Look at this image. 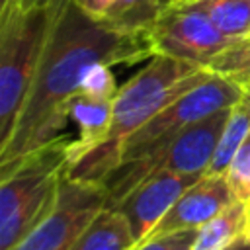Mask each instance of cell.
Masks as SVG:
<instances>
[{"instance_id": "4fadbf2b", "label": "cell", "mask_w": 250, "mask_h": 250, "mask_svg": "<svg viewBox=\"0 0 250 250\" xmlns=\"http://www.w3.org/2000/svg\"><path fill=\"white\" fill-rule=\"evenodd\" d=\"M248 227L250 205L236 199L197 229V236L191 250H229L234 242L248 236Z\"/></svg>"}, {"instance_id": "30bf717a", "label": "cell", "mask_w": 250, "mask_h": 250, "mask_svg": "<svg viewBox=\"0 0 250 250\" xmlns=\"http://www.w3.org/2000/svg\"><path fill=\"white\" fill-rule=\"evenodd\" d=\"M234 201L236 197L225 174H217V176L205 174L180 195V199L172 205L166 217L156 225L150 236L166 234L174 230L199 229Z\"/></svg>"}, {"instance_id": "ffe728a7", "label": "cell", "mask_w": 250, "mask_h": 250, "mask_svg": "<svg viewBox=\"0 0 250 250\" xmlns=\"http://www.w3.org/2000/svg\"><path fill=\"white\" fill-rule=\"evenodd\" d=\"M197 236V229L174 230L166 234H156L137 244L133 250H191Z\"/></svg>"}, {"instance_id": "e0dca14e", "label": "cell", "mask_w": 250, "mask_h": 250, "mask_svg": "<svg viewBox=\"0 0 250 250\" xmlns=\"http://www.w3.org/2000/svg\"><path fill=\"white\" fill-rule=\"evenodd\" d=\"M213 74L236 82L244 90L250 88V35L232 41L225 51L207 62Z\"/></svg>"}, {"instance_id": "9c48e42d", "label": "cell", "mask_w": 250, "mask_h": 250, "mask_svg": "<svg viewBox=\"0 0 250 250\" xmlns=\"http://www.w3.org/2000/svg\"><path fill=\"white\" fill-rule=\"evenodd\" d=\"M205 176V174H203ZM197 174H182V172H158L139 184L115 209H119L129 227L137 244L146 240L156 225L166 217L172 205L180 199V195L199 180Z\"/></svg>"}, {"instance_id": "d6986e66", "label": "cell", "mask_w": 250, "mask_h": 250, "mask_svg": "<svg viewBox=\"0 0 250 250\" xmlns=\"http://www.w3.org/2000/svg\"><path fill=\"white\" fill-rule=\"evenodd\" d=\"M229 186L234 197L246 205H250V133L242 141L240 148L236 150L229 170H227Z\"/></svg>"}, {"instance_id": "d4e9b609", "label": "cell", "mask_w": 250, "mask_h": 250, "mask_svg": "<svg viewBox=\"0 0 250 250\" xmlns=\"http://www.w3.org/2000/svg\"><path fill=\"white\" fill-rule=\"evenodd\" d=\"M246 90H250V88H246Z\"/></svg>"}, {"instance_id": "ac0fdd59", "label": "cell", "mask_w": 250, "mask_h": 250, "mask_svg": "<svg viewBox=\"0 0 250 250\" xmlns=\"http://www.w3.org/2000/svg\"><path fill=\"white\" fill-rule=\"evenodd\" d=\"M115 76L111 72V64L107 62H92L84 68L80 80V92L98 100H113L117 94Z\"/></svg>"}, {"instance_id": "603a6c76", "label": "cell", "mask_w": 250, "mask_h": 250, "mask_svg": "<svg viewBox=\"0 0 250 250\" xmlns=\"http://www.w3.org/2000/svg\"><path fill=\"white\" fill-rule=\"evenodd\" d=\"M25 2H41V0H0V6H4V4H25Z\"/></svg>"}, {"instance_id": "2e32d148", "label": "cell", "mask_w": 250, "mask_h": 250, "mask_svg": "<svg viewBox=\"0 0 250 250\" xmlns=\"http://www.w3.org/2000/svg\"><path fill=\"white\" fill-rule=\"evenodd\" d=\"M199 8L230 39L250 35V0H180Z\"/></svg>"}, {"instance_id": "7402d4cb", "label": "cell", "mask_w": 250, "mask_h": 250, "mask_svg": "<svg viewBox=\"0 0 250 250\" xmlns=\"http://www.w3.org/2000/svg\"><path fill=\"white\" fill-rule=\"evenodd\" d=\"M229 250H250V236L240 238V240H238V242H234Z\"/></svg>"}, {"instance_id": "277c9868", "label": "cell", "mask_w": 250, "mask_h": 250, "mask_svg": "<svg viewBox=\"0 0 250 250\" xmlns=\"http://www.w3.org/2000/svg\"><path fill=\"white\" fill-rule=\"evenodd\" d=\"M66 135L0 166V250H12L53 209L68 172Z\"/></svg>"}, {"instance_id": "8992f818", "label": "cell", "mask_w": 250, "mask_h": 250, "mask_svg": "<svg viewBox=\"0 0 250 250\" xmlns=\"http://www.w3.org/2000/svg\"><path fill=\"white\" fill-rule=\"evenodd\" d=\"M244 92L246 90L236 82H230L219 74H211L205 82L184 92L180 98L152 115L141 129H137L123 145L121 162L168 143L180 131L205 119L207 115L234 105L244 96Z\"/></svg>"}, {"instance_id": "5b68a950", "label": "cell", "mask_w": 250, "mask_h": 250, "mask_svg": "<svg viewBox=\"0 0 250 250\" xmlns=\"http://www.w3.org/2000/svg\"><path fill=\"white\" fill-rule=\"evenodd\" d=\"M230 107L207 115L156 148H150L131 160H123L102 182L107 193L105 207H117L139 184L158 172H182L197 176L207 174L229 121Z\"/></svg>"}, {"instance_id": "8fae6325", "label": "cell", "mask_w": 250, "mask_h": 250, "mask_svg": "<svg viewBox=\"0 0 250 250\" xmlns=\"http://www.w3.org/2000/svg\"><path fill=\"white\" fill-rule=\"evenodd\" d=\"M113 100H98L82 92L74 94L68 102V119L78 125V139L68 143V162L70 166L92 150L105 137L111 125ZM68 166V168H70Z\"/></svg>"}, {"instance_id": "3957f363", "label": "cell", "mask_w": 250, "mask_h": 250, "mask_svg": "<svg viewBox=\"0 0 250 250\" xmlns=\"http://www.w3.org/2000/svg\"><path fill=\"white\" fill-rule=\"evenodd\" d=\"M66 0L0 6V145H4L39 70Z\"/></svg>"}, {"instance_id": "ba28073f", "label": "cell", "mask_w": 250, "mask_h": 250, "mask_svg": "<svg viewBox=\"0 0 250 250\" xmlns=\"http://www.w3.org/2000/svg\"><path fill=\"white\" fill-rule=\"evenodd\" d=\"M154 55L188 61L207 68V62L232 41L195 6L178 2L148 31Z\"/></svg>"}, {"instance_id": "5bb4252c", "label": "cell", "mask_w": 250, "mask_h": 250, "mask_svg": "<svg viewBox=\"0 0 250 250\" xmlns=\"http://www.w3.org/2000/svg\"><path fill=\"white\" fill-rule=\"evenodd\" d=\"M178 2L180 0H115L98 20L115 31L145 33Z\"/></svg>"}, {"instance_id": "52a82bcc", "label": "cell", "mask_w": 250, "mask_h": 250, "mask_svg": "<svg viewBox=\"0 0 250 250\" xmlns=\"http://www.w3.org/2000/svg\"><path fill=\"white\" fill-rule=\"evenodd\" d=\"M107 205L102 184L62 176L53 209L12 250H70L92 219Z\"/></svg>"}, {"instance_id": "cb8c5ba5", "label": "cell", "mask_w": 250, "mask_h": 250, "mask_svg": "<svg viewBox=\"0 0 250 250\" xmlns=\"http://www.w3.org/2000/svg\"><path fill=\"white\" fill-rule=\"evenodd\" d=\"M248 236H250V227H248Z\"/></svg>"}, {"instance_id": "44dd1931", "label": "cell", "mask_w": 250, "mask_h": 250, "mask_svg": "<svg viewBox=\"0 0 250 250\" xmlns=\"http://www.w3.org/2000/svg\"><path fill=\"white\" fill-rule=\"evenodd\" d=\"M76 2V6L80 8V10H84L88 16H92V18H102L105 12H107V8L115 2V0H74Z\"/></svg>"}, {"instance_id": "7a4b0ae2", "label": "cell", "mask_w": 250, "mask_h": 250, "mask_svg": "<svg viewBox=\"0 0 250 250\" xmlns=\"http://www.w3.org/2000/svg\"><path fill=\"white\" fill-rule=\"evenodd\" d=\"M211 74L213 72L205 66L166 55L148 59L137 74L119 86L113 98L111 125L105 137L68 168V176L82 182L102 184L119 166L125 141L164 105L205 82Z\"/></svg>"}, {"instance_id": "9a60e30c", "label": "cell", "mask_w": 250, "mask_h": 250, "mask_svg": "<svg viewBox=\"0 0 250 250\" xmlns=\"http://www.w3.org/2000/svg\"><path fill=\"white\" fill-rule=\"evenodd\" d=\"M248 133H250V90H246L244 96L230 107L229 121L225 125V131L217 145L213 162L207 170L209 176L227 174L236 150L240 148V145Z\"/></svg>"}, {"instance_id": "7c38bea8", "label": "cell", "mask_w": 250, "mask_h": 250, "mask_svg": "<svg viewBox=\"0 0 250 250\" xmlns=\"http://www.w3.org/2000/svg\"><path fill=\"white\" fill-rule=\"evenodd\" d=\"M135 246L137 240L125 215L115 207H104L70 250H133Z\"/></svg>"}, {"instance_id": "6da1fadb", "label": "cell", "mask_w": 250, "mask_h": 250, "mask_svg": "<svg viewBox=\"0 0 250 250\" xmlns=\"http://www.w3.org/2000/svg\"><path fill=\"white\" fill-rule=\"evenodd\" d=\"M152 57L154 49L146 31H115L80 10L74 0H66L18 121L8 141L0 145V166L64 135L68 102L80 92L82 72L88 64H135Z\"/></svg>"}]
</instances>
